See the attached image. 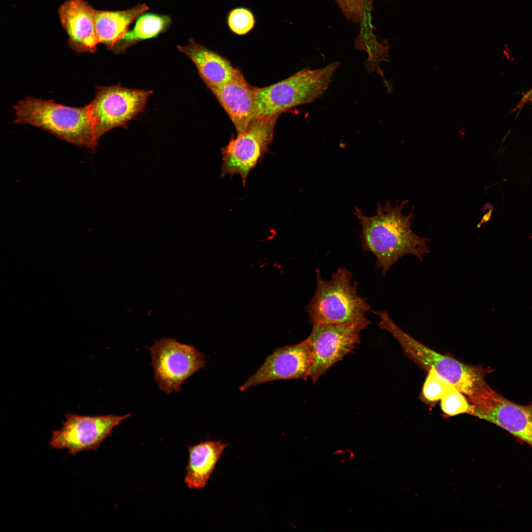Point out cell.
<instances>
[{
	"label": "cell",
	"mask_w": 532,
	"mask_h": 532,
	"mask_svg": "<svg viewBox=\"0 0 532 532\" xmlns=\"http://www.w3.org/2000/svg\"><path fill=\"white\" fill-rule=\"evenodd\" d=\"M96 11L84 0H66L59 9L68 44L77 53H95L97 50L100 42L96 29Z\"/></svg>",
	"instance_id": "cell-14"
},
{
	"label": "cell",
	"mask_w": 532,
	"mask_h": 532,
	"mask_svg": "<svg viewBox=\"0 0 532 532\" xmlns=\"http://www.w3.org/2000/svg\"><path fill=\"white\" fill-rule=\"evenodd\" d=\"M230 31L237 35H244L255 27L256 18L253 13L245 7H236L230 10L227 16Z\"/></svg>",
	"instance_id": "cell-21"
},
{
	"label": "cell",
	"mask_w": 532,
	"mask_h": 532,
	"mask_svg": "<svg viewBox=\"0 0 532 532\" xmlns=\"http://www.w3.org/2000/svg\"><path fill=\"white\" fill-rule=\"evenodd\" d=\"M348 19L363 27L364 33L373 32L372 12L375 0H334Z\"/></svg>",
	"instance_id": "cell-19"
},
{
	"label": "cell",
	"mask_w": 532,
	"mask_h": 532,
	"mask_svg": "<svg viewBox=\"0 0 532 532\" xmlns=\"http://www.w3.org/2000/svg\"><path fill=\"white\" fill-rule=\"evenodd\" d=\"M472 415L492 423L532 448V401L515 403L493 389L488 383L467 398Z\"/></svg>",
	"instance_id": "cell-8"
},
{
	"label": "cell",
	"mask_w": 532,
	"mask_h": 532,
	"mask_svg": "<svg viewBox=\"0 0 532 532\" xmlns=\"http://www.w3.org/2000/svg\"><path fill=\"white\" fill-rule=\"evenodd\" d=\"M171 22V18L167 15L144 13L137 19L133 28L128 31L112 51L119 53L138 42L155 37L165 32Z\"/></svg>",
	"instance_id": "cell-18"
},
{
	"label": "cell",
	"mask_w": 532,
	"mask_h": 532,
	"mask_svg": "<svg viewBox=\"0 0 532 532\" xmlns=\"http://www.w3.org/2000/svg\"><path fill=\"white\" fill-rule=\"evenodd\" d=\"M154 379L166 394L177 393L190 376L205 367L204 355L190 345L165 337L149 348Z\"/></svg>",
	"instance_id": "cell-7"
},
{
	"label": "cell",
	"mask_w": 532,
	"mask_h": 532,
	"mask_svg": "<svg viewBox=\"0 0 532 532\" xmlns=\"http://www.w3.org/2000/svg\"><path fill=\"white\" fill-rule=\"evenodd\" d=\"M316 272L317 287L306 307L312 324H354L368 320L366 315L370 307L358 293V283H352L351 271L340 267L328 280L319 269Z\"/></svg>",
	"instance_id": "cell-4"
},
{
	"label": "cell",
	"mask_w": 532,
	"mask_h": 532,
	"mask_svg": "<svg viewBox=\"0 0 532 532\" xmlns=\"http://www.w3.org/2000/svg\"><path fill=\"white\" fill-rule=\"evenodd\" d=\"M440 405L442 411L449 416L472 415L471 405L467 398L454 386L440 399Z\"/></svg>",
	"instance_id": "cell-22"
},
{
	"label": "cell",
	"mask_w": 532,
	"mask_h": 532,
	"mask_svg": "<svg viewBox=\"0 0 532 532\" xmlns=\"http://www.w3.org/2000/svg\"><path fill=\"white\" fill-rule=\"evenodd\" d=\"M427 372L428 375L422 390L421 398L426 402L433 404L440 400L454 385L439 375L433 368H431Z\"/></svg>",
	"instance_id": "cell-20"
},
{
	"label": "cell",
	"mask_w": 532,
	"mask_h": 532,
	"mask_svg": "<svg viewBox=\"0 0 532 532\" xmlns=\"http://www.w3.org/2000/svg\"><path fill=\"white\" fill-rule=\"evenodd\" d=\"M130 416V413L84 416L67 413L62 428L52 432L49 445L55 449H67L73 456L82 451L96 450L111 435L113 429Z\"/></svg>",
	"instance_id": "cell-11"
},
{
	"label": "cell",
	"mask_w": 532,
	"mask_h": 532,
	"mask_svg": "<svg viewBox=\"0 0 532 532\" xmlns=\"http://www.w3.org/2000/svg\"><path fill=\"white\" fill-rule=\"evenodd\" d=\"M149 9L145 3L124 10H97L96 29L100 43L112 50L116 43L127 33L129 26Z\"/></svg>",
	"instance_id": "cell-17"
},
{
	"label": "cell",
	"mask_w": 532,
	"mask_h": 532,
	"mask_svg": "<svg viewBox=\"0 0 532 532\" xmlns=\"http://www.w3.org/2000/svg\"><path fill=\"white\" fill-rule=\"evenodd\" d=\"M228 443L207 440L187 446L189 460L184 482L191 489L204 488Z\"/></svg>",
	"instance_id": "cell-16"
},
{
	"label": "cell",
	"mask_w": 532,
	"mask_h": 532,
	"mask_svg": "<svg viewBox=\"0 0 532 532\" xmlns=\"http://www.w3.org/2000/svg\"><path fill=\"white\" fill-rule=\"evenodd\" d=\"M369 324L367 320L354 324H312L307 339L312 347V364L309 378L313 383L354 350L360 343L361 331Z\"/></svg>",
	"instance_id": "cell-10"
},
{
	"label": "cell",
	"mask_w": 532,
	"mask_h": 532,
	"mask_svg": "<svg viewBox=\"0 0 532 532\" xmlns=\"http://www.w3.org/2000/svg\"><path fill=\"white\" fill-rule=\"evenodd\" d=\"M151 90L132 89L120 84L96 87L95 98L88 105L97 141L112 129L122 127L144 109Z\"/></svg>",
	"instance_id": "cell-6"
},
{
	"label": "cell",
	"mask_w": 532,
	"mask_h": 532,
	"mask_svg": "<svg viewBox=\"0 0 532 532\" xmlns=\"http://www.w3.org/2000/svg\"><path fill=\"white\" fill-rule=\"evenodd\" d=\"M532 102V86L528 91L523 93L520 100L512 109V112H514L522 108L527 103Z\"/></svg>",
	"instance_id": "cell-23"
},
{
	"label": "cell",
	"mask_w": 532,
	"mask_h": 532,
	"mask_svg": "<svg viewBox=\"0 0 532 532\" xmlns=\"http://www.w3.org/2000/svg\"><path fill=\"white\" fill-rule=\"evenodd\" d=\"M312 364V347L307 338L297 344L278 348L240 387V390L276 380H306L309 378Z\"/></svg>",
	"instance_id": "cell-12"
},
{
	"label": "cell",
	"mask_w": 532,
	"mask_h": 532,
	"mask_svg": "<svg viewBox=\"0 0 532 532\" xmlns=\"http://www.w3.org/2000/svg\"><path fill=\"white\" fill-rule=\"evenodd\" d=\"M256 87L247 82L240 71L227 83L209 89L228 115L237 134L247 131L259 119Z\"/></svg>",
	"instance_id": "cell-13"
},
{
	"label": "cell",
	"mask_w": 532,
	"mask_h": 532,
	"mask_svg": "<svg viewBox=\"0 0 532 532\" xmlns=\"http://www.w3.org/2000/svg\"><path fill=\"white\" fill-rule=\"evenodd\" d=\"M279 115L259 118L249 129L237 134L222 148V177L238 174L245 186L250 172L268 150Z\"/></svg>",
	"instance_id": "cell-9"
},
{
	"label": "cell",
	"mask_w": 532,
	"mask_h": 532,
	"mask_svg": "<svg viewBox=\"0 0 532 532\" xmlns=\"http://www.w3.org/2000/svg\"><path fill=\"white\" fill-rule=\"evenodd\" d=\"M177 49L193 62L209 89L227 83L240 71L227 58L193 39L185 45L178 46Z\"/></svg>",
	"instance_id": "cell-15"
},
{
	"label": "cell",
	"mask_w": 532,
	"mask_h": 532,
	"mask_svg": "<svg viewBox=\"0 0 532 532\" xmlns=\"http://www.w3.org/2000/svg\"><path fill=\"white\" fill-rule=\"evenodd\" d=\"M407 200L393 206L387 201L378 202L375 214L367 216L355 207L354 215L362 227V249L376 257V265L385 275L399 258L406 254L416 256L420 261L429 252L430 239L416 234L411 229L414 208L407 215L403 210Z\"/></svg>",
	"instance_id": "cell-1"
},
{
	"label": "cell",
	"mask_w": 532,
	"mask_h": 532,
	"mask_svg": "<svg viewBox=\"0 0 532 532\" xmlns=\"http://www.w3.org/2000/svg\"><path fill=\"white\" fill-rule=\"evenodd\" d=\"M373 313L380 318V328L394 337L406 357L427 372L433 368L467 398L487 383L485 377L492 369L467 365L450 356L440 354L404 332L394 323L387 311H374Z\"/></svg>",
	"instance_id": "cell-3"
},
{
	"label": "cell",
	"mask_w": 532,
	"mask_h": 532,
	"mask_svg": "<svg viewBox=\"0 0 532 532\" xmlns=\"http://www.w3.org/2000/svg\"><path fill=\"white\" fill-rule=\"evenodd\" d=\"M340 65L335 62L319 68H303L271 85L256 87L259 118L312 103L328 89Z\"/></svg>",
	"instance_id": "cell-5"
},
{
	"label": "cell",
	"mask_w": 532,
	"mask_h": 532,
	"mask_svg": "<svg viewBox=\"0 0 532 532\" xmlns=\"http://www.w3.org/2000/svg\"><path fill=\"white\" fill-rule=\"evenodd\" d=\"M14 108L16 123L39 128L63 140L92 150L98 144L88 105L74 107L52 100L27 97Z\"/></svg>",
	"instance_id": "cell-2"
}]
</instances>
